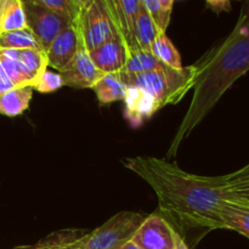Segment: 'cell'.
<instances>
[{
    "label": "cell",
    "instance_id": "d6986e66",
    "mask_svg": "<svg viewBox=\"0 0 249 249\" xmlns=\"http://www.w3.org/2000/svg\"><path fill=\"white\" fill-rule=\"evenodd\" d=\"M17 61H18L19 67H21L29 87L48 67L45 53L43 50H36V49L18 50Z\"/></svg>",
    "mask_w": 249,
    "mask_h": 249
},
{
    "label": "cell",
    "instance_id": "d4e9b609",
    "mask_svg": "<svg viewBox=\"0 0 249 249\" xmlns=\"http://www.w3.org/2000/svg\"><path fill=\"white\" fill-rule=\"evenodd\" d=\"M141 4L148 11V14L152 16L153 21L156 22L158 28L162 32L167 31L168 26H169L170 18H168L163 12L162 7H160V0H141Z\"/></svg>",
    "mask_w": 249,
    "mask_h": 249
},
{
    "label": "cell",
    "instance_id": "7c38bea8",
    "mask_svg": "<svg viewBox=\"0 0 249 249\" xmlns=\"http://www.w3.org/2000/svg\"><path fill=\"white\" fill-rule=\"evenodd\" d=\"M125 117L131 125L139 126L143 121L151 118L160 106L151 95L136 87H128L125 95Z\"/></svg>",
    "mask_w": 249,
    "mask_h": 249
},
{
    "label": "cell",
    "instance_id": "836d02e7",
    "mask_svg": "<svg viewBox=\"0 0 249 249\" xmlns=\"http://www.w3.org/2000/svg\"><path fill=\"white\" fill-rule=\"evenodd\" d=\"M247 4H248V5H249V0H247Z\"/></svg>",
    "mask_w": 249,
    "mask_h": 249
},
{
    "label": "cell",
    "instance_id": "83f0119b",
    "mask_svg": "<svg viewBox=\"0 0 249 249\" xmlns=\"http://www.w3.org/2000/svg\"><path fill=\"white\" fill-rule=\"evenodd\" d=\"M224 179L226 182H235L240 181V180L249 179V163L242 167L241 169L236 170V172L231 173V174L224 175Z\"/></svg>",
    "mask_w": 249,
    "mask_h": 249
},
{
    "label": "cell",
    "instance_id": "8fae6325",
    "mask_svg": "<svg viewBox=\"0 0 249 249\" xmlns=\"http://www.w3.org/2000/svg\"><path fill=\"white\" fill-rule=\"evenodd\" d=\"M89 55L94 65L106 74L123 71L129 53L124 41L116 36L99 48L90 50Z\"/></svg>",
    "mask_w": 249,
    "mask_h": 249
},
{
    "label": "cell",
    "instance_id": "9a60e30c",
    "mask_svg": "<svg viewBox=\"0 0 249 249\" xmlns=\"http://www.w3.org/2000/svg\"><path fill=\"white\" fill-rule=\"evenodd\" d=\"M156 22L153 21L152 16L148 14L147 10L141 4L139 10L138 17L135 22V29H134V51H151L153 41L160 33Z\"/></svg>",
    "mask_w": 249,
    "mask_h": 249
},
{
    "label": "cell",
    "instance_id": "e0dca14e",
    "mask_svg": "<svg viewBox=\"0 0 249 249\" xmlns=\"http://www.w3.org/2000/svg\"><path fill=\"white\" fill-rule=\"evenodd\" d=\"M33 95L32 87L14 88L0 95V114L6 117H17L29 107Z\"/></svg>",
    "mask_w": 249,
    "mask_h": 249
},
{
    "label": "cell",
    "instance_id": "4316f807",
    "mask_svg": "<svg viewBox=\"0 0 249 249\" xmlns=\"http://www.w3.org/2000/svg\"><path fill=\"white\" fill-rule=\"evenodd\" d=\"M206 4L215 14L231 11V0H206Z\"/></svg>",
    "mask_w": 249,
    "mask_h": 249
},
{
    "label": "cell",
    "instance_id": "52a82bcc",
    "mask_svg": "<svg viewBox=\"0 0 249 249\" xmlns=\"http://www.w3.org/2000/svg\"><path fill=\"white\" fill-rule=\"evenodd\" d=\"M177 231L162 215L153 213L145 218L131 237L141 249H175Z\"/></svg>",
    "mask_w": 249,
    "mask_h": 249
},
{
    "label": "cell",
    "instance_id": "f546056e",
    "mask_svg": "<svg viewBox=\"0 0 249 249\" xmlns=\"http://www.w3.org/2000/svg\"><path fill=\"white\" fill-rule=\"evenodd\" d=\"M175 249H190L186 241L181 237L179 232H177V237H175Z\"/></svg>",
    "mask_w": 249,
    "mask_h": 249
},
{
    "label": "cell",
    "instance_id": "4dcf8cb0",
    "mask_svg": "<svg viewBox=\"0 0 249 249\" xmlns=\"http://www.w3.org/2000/svg\"><path fill=\"white\" fill-rule=\"evenodd\" d=\"M75 1H77L79 9L83 10V9H85V7L90 6V5H91L95 0H75Z\"/></svg>",
    "mask_w": 249,
    "mask_h": 249
},
{
    "label": "cell",
    "instance_id": "603a6c76",
    "mask_svg": "<svg viewBox=\"0 0 249 249\" xmlns=\"http://www.w3.org/2000/svg\"><path fill=\"white\" fill-rule=\"evenodd\" d=\"M31 87L39 92H53L63 87V80L60 73L45 70L32 83Z\"/></svg>",
    "mask_w": 249,
    "mask_h": 249
},
{
    "label": "cell",
    "instance_id": "d6a6232c",
    "mask_svg": "<svg viewBox=\"0 0 249 249\" xmlns=\"http://www.w3.org/2000/svg\"><path fill=\"white\" fill-rule=\"evenodd\" d=\"M36 1H38V0H21V2L23 5H26V4H36Z\"/></svg>",
    "mask_w": 249,
    "mask_h": 249
},
{
    "label": "cell",
    "instance_id": "6da1fadb",
    "mask_svg": "<svg viewBox=\"0 0 249 249\" xmlns=\"http://www.w3.org/2000/svg\"><path fill=\"white\" fill-rule=\"evenodd\" d=\"M124 165L152 187L160 214L175 224L177 232L224 229L219 212L230 201L224 175L191 174L175 163L155 157L128 158Z\"/></svg>",
    "mask_w": 249,
    "mask_h": 249
},
{
    "label": "cell",
    "instance_id": "484cf974",
    "mask_svg": "<svg viewBox=\"0 0 249 249\" xmlns=\"http://www.w3.org/2000/svg\"><path fill=\"white\" fill-rule=\"evenodd\" d=\"M226 190L230 196L229 202L241 201L249 203V179L235 182H226Z\"/></svg>",
    "mask_w": 249,
    "mask_h": 249
},
{
    "label": "cell",
    "instance_id": "7a4b0ae2",
    "mask_svg": "<svg viewBox=\"0 0 249 249\" xmlns=\"http://www.w3.org/2000/svg\"><path fill=\"white\" fill-rule=\"evenodd\" d=\"M197 79L189 109L169 150L174 156L182 140L201 123L224 94L249 71V5L243 6L235 28L219 46L195 63Z\"/></svg>",
    "mask_w": 249,
    "mask_h": 249
},
{
    "label": "cell",
    "instance_id": "277c9868",
    "mask_svg": "<svg viewBox=\"0 0 249 249\" xmlns=\"http://www.w3.org/2000/svg\"><path fill=\"white\" fill-rule=\"evenodd\" d=\"M145 218V214L136 212H119L88 232L85 249H118L131 240Z\"/></svg>",
    "mask_w": 249,
    "mask_h": 249
},
{
    "label": "cell",
    "instance_id": "ffe728a7",
    "mask_svg": "<svg viewBox=\"0 0 249 249\" xmlns=\"http://www.w3.org/2000/svg\"><path fill=\"white\" fill-rule=\"evenodd\" d=\"M151 53L163 65L174 70H181L182 63L180 53H178L174 44L169 40L164 32H160L151 46Z\"/></svg>",
    "mask_w": 249,
    "mask_h": 249
},
{
    "label": "cell",
    "instance_id": "5bb4252c",
    "mask_svg": "<svg viewBox=\"0 0 249 249\" xmlns=\"http://www.w3.org/2000/svg\"><path fill=\"white\" fill-rule=\"evenodd\" d=\"M219 215L224 229L233 230L249 238V204L241 201H226L221 206Z\"/></svg>",
    "mask_w": 249,
    "mask_h": 249
},
{
    "label": "cell",
    "instance_id": "e575fe53",
    "mask_svg": "<svg viewBox=\"0 0 249 249\" xmlns=\"http://www.w3.org/2000/svg\"><path fill=\"white\" fill-rule=\"evenodd\" d=\"M245 203H247V202H245ZM247 204H249V203H247Z\"/></svg>",
    "mask_w": 249,
    "mask_h": 249
},
{
    "label": "cell",
    "instance_id": "8992f818",
    "mask_svg": "<svg viewBox=\"0 0 249 249\" xmlns=\"http://www.w3.org/2000/svg\"><path fill=\"white\" fill-rule=\"evenodd\" d=\"M26 14L27 27L33 32L38 40L39 45L45 53L51 45L56 36L70 24L72 19L63 15L57 14L40 4H26L23 5Z\"/></svg>",
    "mask_w": 249,
    "mask_h": 249
},
{
    "label": "cell",
    "instance_id": "ac0fdd59",
    "mask_svg": "<svg viewBox=\"0 0 249 249\" xmlns=\"http://www.w3.org/2000/svg\"><path fill=\"white\" fill-rule=\"evenodd\" d=\"M26 27V14L21 0H0V33Z\"/></svg>",
    "mask_w": 249,
    "mask_h": 249
},
{
    "label": "cell",
    "instance_id": "f1b7e54d",
    "mask_svg": "<svg viewBox=\"0 0 249 249\" xmlns=\"http://www.w3.org/2000/svg\"><path fill=\"white\" fill-rule=\"evenodd\" d=\"M160 7H162L163 12H164L165 16L168 18L172 17V11H173V5H174V0H160Z\"/></svg>",
    "mask_w": 249,
    "mask_h": 249
},
{
    "label": "cell",
    "instance_id": "4fadbf2b",
    "mask_svg": "<svg viewBox=\"0 0 249 249\" xmlns=\"http://www.w3.org/2000/svg\"><path fill=\"white\" fill-rule=\"evenodd\" d=\"M88 232L79 229H65L51 232L34 245L18 246L14 249H85Z\"/></svg>",
    "mask_w": 249,
    "mask_h": 249
},
{
    "label": "cell",
    "instance_id": "ba28073f",
    "mask_svg": "<svg viewBox=\"0 0 249 249\" xmlns=\"http://www.w3.org/2000/svg\"><path fill=\"white\" fill-rule=\"evenodd\" d=\"M58 73L62 77L63 87L66 85L77 89H92L105 75V73L94 65L89 51L82 44H79L72 61Z\"/></svg>",
    "mask_w": 249,
    "mask_h": 249
},
{
    "label": "cell",
    "instance_id": "2e32d148",
    "mask_svg": "<svg viewBox=\"0 0 249 249\" xmlns=\"http://www.w3.org/2000/svg\"><path fill=\"white\" fill-rule=\"evenodd\" d=\"M92 90L96 94L100 104L107 105L125 99L128 85L122 80L119 73H106L94 85Z\"/></svg>",
    "mask_w": 249,
    "mask_h": 249
},
{
    "label": "cell",
    "instance_id": "cb8c5ba5",
    "mask_svg": "<svg viewBox=\"0 0 249 249\" xmlns=\"http://www.w3.org/2000/svg\"><path fill=\"white\" fill-rule=\"evenodd\" d=\"M36 4H40L57 14L68 17L72 21H75L79 15L80 9L75 0H38Z\"/></svg>",
    "mask_w": 249,
    "mask_h": 249
},
{
    "label": "cell",
    "instance_id": "5b68a950",
    "mask_svg": "<svg viewBox=\"0 0 249 249\" xmlns=\"http://www.w3.org/2000/svg\"><path fill=\"white\" fill-rule=\"evenodd\" d=\"M74 22L79 33L80 44L88 51L99 48L118 36L105 0H95L90 6L80 10Z\"/></svg>",
    "mask_w": 249,
    "mask_h": 249
},
{
    "label": "cell",
    "instance_id": "7402d4cb",
    "mask_svg": "<svg viewBox=\"0 0 249 249\" xmlns=\"http://www.w3.org/2000/svg\"><path fill=\"white\" fill-rule=\"evenodd\" d=\"M164 66L165 65L160 62L153 56L151 51H135V53H129L125 66H124L123 71H121V72L143 73L160 70V68L164 67Z\"/></svg>",
    "mask_w": 249,
    "mask_h": 249
},
{
    "label": "cell",
    "instance_id": "44dd1931",
    "mask_svg": "<svg viewBox=\"0 0 249 249\" xmlns=\"http://www.w3.org/2000/svg\"><path fill=\"white\" fill-rule=\"evenodd\" d=\"M0 49H16V50L36 49V50H43L39 45L36 36L28 27L17 29V31L0 33Z\"/></svg>",
    "mask_w": 249,
    "mask_h": 249
},
{
    "label": "cell",
    "instance_id": "30bf717a",
    "mask_svg": "<svg viewBox=\"0 0 249 249\" xmlns=\"http://www.w3.org/2000/svg\"><path fill=\"white\" fill-rule=\"evenodd\" d=\"M79 33L75 22L63 29L45 51L48 67L61 72L72 61L79 48Z\"/></svg>",
    "mask_w": 249,
    "mask_h": 249
},
{
    "label": "cell",
    "instance_id": "9c48e42d",
    "mask_svg": "<svg viewBox=\"0 0 249 249\" xmlns=\"http://www.w3.org/2000/svg\"><path fill=\"white\" fill-rule=\"evenodd\" d=\"M113 26L124 41L128 53L134 51V29L141 7V0H105Z\"/></svg>",
    "mask_w": 249,
    "mask_h": 249
},
{
    "label": "cell",
    "instance_id": "1f68e13d",
    "mask_svg": "<svg viewBox=\"0 0 249 249\" xmlns=\"http://www.w3.org/2000/svg\"><path fill=\"white\" fill-rule=\"evenodd\" d=\"M118 249H141L138 245L133 242V241H128V242L124 243L123 246H121Z\"/></svg>",
    "mask_w": 249,
    "mask_h": 249
},
{
    "label": "cell",
    "instance_id": "3957f363",
    "mask_svg": "<svg viewBox=\"0 0 249 249\" xmlns=\"http://www.w3.org/2000/svg\"><path fill=\"white\" fill-rule=\"evenodd\" d=\"M128 87L143 90L156 100L160 108L167 105L178 104L194 89L197 79L196 65L174 70L164 66L156 71L143 73L118 72Z\"/></svg>",
    "mask_w": 249,
    "mask_h": 249
}]
</instances>
